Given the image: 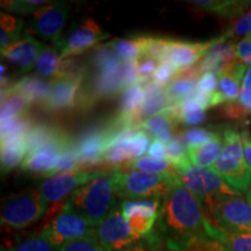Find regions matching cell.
<instances>
[{
  "instance_id": "1",
  "label": "cell",
  "mask_w": 251,
  "mask_h": 251,
  "mask_svg": "<svg viewBox=\"0 0 251 251\" xmlns=\"http://www.w3.org/2000/svg\"><path fill=\"white\" fill-rule=\"evenodd\" d=\"M157 234L169 251H185L198 241L213 238L215 226L202 206L183 184L178 183L162 200Z\"/></svg>"
},
{
  "instance_id": "2",
  "label": "cell",
  "mask_w": 251,
  "mask_h": 251,
  "mask_svg": "<svg viewBox=\"0 0 251 251\" xmlns=\"http://www.w3.org/2000/svg\"><path fill=\"white\" fill-rule=\"evenodd\" d=\"M117 170L100 176L78 188L65 206L85 218L93 226H99L117 207Z\"/></svg>"
},
{
  "instance_id": "3",
  "label": "cell",
  "mask_w": 251,
  "mask_h": 251,
  "mask_svg": "<svg viewBox=\"0 0 251 251\" xmlns=\"http://www.w3.org/2000/svg\"><path fill=\"white\" fill-rule=\"evenodd\" d=\"M176 169L180 183L197 198L205 214L221 198L242 196L211 168H199L187 159Z\"/></svg>"
},
{
  "instance_id": "4",
  "label": "cell",
  "mask_w": 251,
  "mask_h": 251,
  "mask_svg": "<svg viewBox=\"0 0 251 251\" xmlns=\"http://www.w3.org/2000/svg\"><path fill=\"white\" fill-rule=\"evenodd\" d=\"M224 149L213 165V170L238 192H246L251 186V172L244 159L242 134L234 128L222 130Z\"/></svg>"
},
{
  "instance_id": "5",
  "label": "cell",
  "mask_w": 251,
  "mask_h": 251,
  "mask_svg": "<svg viewBox=\"0 0 251 251\" xmlns=\"http://www.w3.org/2000/svg\"><path fill=\"white\" fill-rule=\"evenodd\" d=\"M179 181L176 175L124 170L121 166H118L117 170V192L118 196L125 200L149 198L164 199Z\"/></svg>"
},
{
  "instance_id": "6",
  "label": "cell",
  "mask_w": 251,
  "mask_h": 251,
  "mask_svg": "<svg viewBox=\"0 0 251 251\" xmlns=\"http://www.w3.org/2000/svg\"><path fill=\"white\" fill-rule=\"evenodd\" d=\"M48 208L39 188L12 194L1 202V226L21 230L42 219Z\"/></svg>"
},
{
  "instance_id": "7",
  "label": "cell",
  "mask_w": 251,
  "mask_h": 251,
  "mask_svg": "<svg viewBox=\"0 0 251 251\" xmlns=\"http://www.w3.org/2000/svg\"><path fill=\"white\" fill-rule=\"evenodd\" d=\"M206 216L212 225L227 233H251V205L242 196L221 198L213 203Z\"/></svg>"
},
{
  "instance_id": "8",
  "label": "cell",
  "mask_w": 251,
  "mask_h": 251,
  "mask_svg": "<svg viewBox=\"0 0 251 251\" xmlns=\"http://www.w3.org/2000/svg\"><path fill=\"white\" fill-rule=\"evenodd\" d=\"M113 168L97 169V170L91 171L78 170L69 172V174L51 176L40 185L39 191L48 206L67 203L69 198L76 192L78 188L100 176L107 174Z\"/></svg>"
},
{
  "instance_id": "9",
  "label": "cell",
  "mask_w": 251,
  "mask_h": 251,
  "mask_svg": "<svg viewBox=\"0 0 251 251\" xmlns=\"http://www.w3.org/2000/svg\"><path fill=\"white\" fill-rule=\"evenodd\" d=\"M69 7L64 1H49L34 12L27 21V34H34L57 45L62 41V30L67 24Z\"/></svg>"
},
{
  "instance_id": "10",
  "label": "cell",
  "mask_w": 251,
  "mask_h": 251,
  "mask_svg": "<svg viewBox=\"0 0 251 251\" xmlns=\"http://www.w3.org/2000/svg\"><path fill=\"white\" fill-rule=\"evenodd\" d=\"M96 228L85 218L65 206L62 212L47 222L43 230L56 247H61L80 238L96 237Z\"/></svg>"
},
{
  "instance_id": "11",
  "label": "cell",
  "mask_w": 251,
  "mask_h": 251,
  "mask_svg": "<svg viewBox=\"0 0 251 251\" xmlns=\"http://www.w3.org/2000/svg\"><path fill=\"white\" fill-rule=\"evenodd\" d=\"M162 200L159 198H149L127 199L121 202L122 214L136 236L141 238L148 237L155 231V226L161 212Z\"/></svg>"
},
{
  "instance_id": "12",
  "label": "cell",
  "mask_w": 251,
  "mask_h": 251,
  "mask_svg": "<svg viewBox=\"0 0 251 251\" xmlns=\"http://www.w3.org/2000/svg\"><path fill=\"white\" fill-rule=\"evenodd\" d=\"M96 237L105 251H121L142 240L131 231L120 207H115L111 214L97 226Z\"/></svg>"
},
{
  "instance_id": "13",
  "label": "cell",
  "mask_w": 251,
  "mask_h": 251,
  "mask_svg": "<svg viewBox=\"0 0 251 251\" xmlns=\"http://www.w3.org/2000/svg\"><path fill=\"white\" fill-rule=\"evenodd\" d=\"M109 37H111L109 34L103 33L93 19L87 18L80 24L72 27L68 36L54 46L57 47L61 58L64 59L84 54L89 49Z\"/></svg>"
},
{
  "instance_id": "14",
  "label": "cell",
  "mask_w": 251,
  "mask_h": 251,
  "mask_svg": "<svg viewBox=\"0 0 251 251\" xmlns=\"http://www.w3.org/2000/svg\"><path fill=\"white\" fill-rule=\"evenodd\" d=\"M86 77V70L51 80L49 98L42 109L49 113H63L76 108L78 96Z\"/></svg>"
},
{
  "instance_id": "15",
  "label": "cell",
  "mask_w": 251,
  "mask_h": 251,
  "mask_svg": "<svg viewBox=\"0 0 251 251\" xmlns=\"http://www.w3.org/2000/svg\"><path fill=\"white\" fill-rule=\"evenodd\" d=\"M72 143L74 141L69 137L67 140L47 144L25 158L21 164V170L37 177H51L55 169L57 168L63 151Z\"/></svg>"
},
{
  "instance_id": "16",
  "label": "cell",
  "mask_w": 251,
  "mask_h": 251,
  "mask_svg": "<svg viewBox=\"0 0 251 251\" xmlns=\"http://www.w3.org/2000/svg\"><path fill=\"white\" fill-rule=\"evenodd\" d=\"M213 45V40L207 42H190L171 39L165 62L178 71L194 67L205 57Z\"/></svg>"
},
{
  "instance_id": "17",
  "label": "cell",
  "mask_w": 251,
  "mask_h": 251,
  "mask_svg": "<svg viewBox=\"0 0 251 251\" xmlns=\"http://www.w3.org/2000/svg\"><path fill=\"white\" fill-rule=\"evenodd\" d=\"M235 45L229 42L225 35L213 40V45L205 57L198 63L200 75L206 72H214L220 77L225 74L231 65L235 64Z\"/></svg>"
},
{
  "instance_id": "18",
  "label": "cell",
  "mask_w": 251,
  "mask_h": 251,
  "mask_svg": "<svg viewBox=\"0 0 251 251\" xmlns=\"http://www.w3.org/2000/svg\"><path fill=\"white\" fill-rule=\"evenodd\" d=\"M43 47V43L25 31L23 39L1 51V57L14 64L20 72H28L35 68L36 59Z\"/></svg>"
},
{
  "instance_id": "19",
  "label": "cell",
  "mask_w": 251,
  "mask_h": 251,
  "mask_svg": "<svg viewBox=\"0 0 251 251\" xmlns=\"http://www.w3.org/2000/svg\"><path fill=\"white\" fill-rule=\"evenodd\" d=\"M247 72L246 65L236 62L225 74L219 77V86L213 94V103L215 106L225 102L236 101L242 92L243 78Z\"/></svg>"
},
{
  "instance_id": "20",
  "label": "cell",
  "mask_w": 251,
  "mask_h": 251,
  "mask_svg": "<svg viewBox=\"0 0 251 251\" xmlns=\"http://www.w3.org/2000/svg\"><path fill=\"white\" fill-rule=\"evenodd\" d=\"M142 86L146 90V99L135 114V120L139 127L143 121L166 111L171 106L166 87L155 83L152 79L144 83Z\"/></svg>"
},
{
  "instance_id": "21",
  "label": "cell",
  "mask_w": 251,
  "mask_h": 251,
  "mask_svg": "<svg viewBox=\"0 0 251 251\" xmlns=\"http://www.w3.org/2000/svg\"><path fill=\"white\" fill-rule=\"evenodd\" d=\"M69 137H70V135L59 126L47 124V122L34 124L24 139L27 148V156L47 146V144L67 140Z\"/></svg>"
},
{
  "instance_id": "22",
  "label": "cell",
  "mask_w": 251,
  "mask_h": 251,
  "mask_svg": "<svg viewBox=\"0 0 251 251\" xmlns=\"http://www.w3.org/2000/svg\"><path fill=\"white\" fill-rule=\"evenodd\" d=\"M52 83L42 78L34 77H24L18 80L12 87V90L17 91L23 94L30 106H39L42 108L47 100L49 98L50 91H51Z\"/></svg>"
},
{
  "instance_id": "23",
  "label": "cell",
  "mask_w": 251,
  "mask_h": 251,
  "mask_svg": "<svg viewBox=\"0 0 251 251\" xmlns=\"http://www.w3.org/2000/svg\"><path fill=\"white\" fill-rule=\"evenodd\" d=\"M222 149H224V139L220 134L211 142L194 148H187L188 161L199 168H211V166L213 168Z\"/></svg>"
},
{
  "instance_id": "24",
  "label": "cell",
  "mask_w": 251,
  "mask_h": 251,
  "mask_svg": "<svg viewBox=\"0 0 251 251\" xmlns=\"http://www.w3.org/2000/svg\"><path fill=\"white\" fill-rule=\"evenodd\" d=\"M193 7L218 14L225 18H238L241 17L248 8L250 1H233V0H201V1H188Z\"/></svg>"
},
{
  "instance_id": "25",
  "label": "cell",
  "mask_w": 251,
  "mask_h": 251,
  "mask_svg": "<svg viewBox=\"0 0 251 251\" xmlns=\"http://www.w3.org/2000/svg\"><path fill=\"white\" fill-rule=\"evenodd\" d=\"M30 107V103L27 101V99L17 91L12 89L1 91V108H0L1 125L20 117V115L29 113Z\"/></svg>"
},
{
  "instance_id": "26",
  "label": "cell",
  "mask_w": 251,
  "mask_h": 251,
  "mask_svg": "<svg viewBox=\"0 0 251 251\" xmlns=\"http://www.w3.org/2000/svg\"><path fill=\"white\" fill-rule=\"evenodd\" d=\"M61 54L56 46L43 47L42 51L40 52L39 57L35 63V74L37 77L42 79H52L57 77L59 68H61Z\"/></svg>"
},
{
  "instance_id": "27",
  "label": "cell",
  "mask_w": 251,
  "mask_h": 251,
  "mask_svg": "<svg viewBox=\"0 0 251 251\" xmlns=\"http://www.w3.org/2000/svg\"><path fill=\"white\" fill-rule=\"evenodd\" d=\"M177 122L168 111H164L155 117L143 121L140 125L141 129L146 130L148 134L155 136V139L161 140L162 142H169L174 136V130Z\"/></svg>"
},
{
  "instance_id": "28",
  "label": "cell",
  "mask_w": 251,
  "mask_h": 251,
  "mask_svg": "<svg viewBox=\"0 0 251 251\" xmlns=\"http://www.w3.org/2000/svg\"><path fill=\"white\" fill-rule=\"evenodd\" d=\"M27 156L24 139L6 140L1 142V172L8 174L21 165Z\"/></svg>"
},
{
  "instance_id": "29",
  "label": "cell",
  "mask_w": 251,
  "mask_h": 251,
  "mask_svg": "<svg viewBox=\"0 0 251 251\" xmlns=\"http://www.w3.org/2000/svg\"><path fill=\"white\" fill-rule=\"evenodd\" d=\"M57 249L58 247L51 242L48 235L42 229L39 233L18 238L9 247L2 248L1 251H57Z\"/></svg>"
},
{
  "instance_id": "30",
  "label": "cell",
  "mask_w": 251,
  "mask_h": 251,
  "mask_svg": "<svg viewBox=\"0 0 251 251\" xmlns=\"http://www.w3.org/2000/svg\"><path fill=\"white\" fill-rule=\"evenodd\" d=\"M121 169L130 171H142L157 175H177V169L165 158H155L151 156H144L136 161L121 165Z\"/></svg>"
},
{
  "instance_id": "31",
  "label": "cell",
  "mask_w": 251,
  "mask_h": 251,
  "mask_svg": "<svg viewBox=\"0 0 251 251\" xmlns=\"http://www.w3.org/2000/svg\"><path fill=\"white\" fill-rule=\"evenodd\" d=\"M122 62H135L142 56L144 35L131 36L129 39H115L107 42Z\"/></svg>"
},
{
  "instance_id": "32",
  "label": "cell",
  "mask_w": 251,
  "mask_h": 251,
  "mask_svg": "<svg viewBox=\"0 0 251 251\" xmlns=\"http://www.w3.org/2000/svg\"><path fill=\"white\" fill-rule=\"evenodd\" d=\"M26 23L11 14H0V49L4 51L8 47L20 41Z\"/></svg>"
},
{
  "instance_id": "33",
  "label": "cell",
  "mask_w": 251,
  "mask_h": 251,
  "mask_svg": "<svg viewBox=\"0 0 251 251\" xmlns=\"http://www.w3.org/2000/svg\"><path fill=\"white\" fill-rule=\"evenodd\" d=\"M214 240L220 242L224 251H251V233L230 234L215 227Z\"/></svg>"
},
{
  "instance_id": "34",
  "label": "cell",
  "mask_w": 251,
  "mask_h": 251,
  "mask_svg": "<svg viewBox=\"0 0 251 251\" xmlns=\"http://www.w3.org/2000/svg\"><path fill=\"white\" fill-rule=\"evenodd\" d=\"M34 124L35 122L29 113H26V114L20 115V117L1 125V142L6 140L25 139Z\"/></svg>"
},
{
  "instance_id": "35",
  "label": "cell",
  "mask_w": 251,
  "mask_h": 251,
  "mask_svg": "<svg viewBox=\"0 0 251 251\" xmlns=\"http://www.w3.org/2000/svg\"><path fill=\"white\" fill-rule=\"evenodd\" d=\"M199 79L187 78L184 76H177L174 80L166 86L169 99L171 101V106L178 103L190 97L197 90Z\"/></svg>"
},
{
  "instance_id": "36",
  "label": "cell",
  "mask_w": 251,
  "mask_h": 251,
  "mask_svg": "<svg viewBox=\"0 0 251 251\" xmlns=\"http://www.w3.org/2000/svg\"><path fill=\"white\" fill-rule=\"evenodd\" d=\"M170 42L171 39H168V37L144 35L142 56L155 59L159 64H162L166 59V54H168Z\"/></svg>"
},
{
  "instance_id": "37",
  "label": "cell",
  "mask_w": 251,
  "mask_h": 251,
  "mask_svg": "<svg viewBox=\"0 0 251 251\" xmlns=\"http://www.w3.org/2000/svg\"><path fill=\"white\" fill-rule=\"evenodd\" d=\"M166 150V159L171 163L175 168H178L186 162L187 157V147L185 146L183 139H181L180 133L176 134L169 142L165 143Z\"/></svg>"
},
{
  "instance_id": "38",
  "label": "cell",
  "mask_w": 251,
  "mask_h": 251,
  "mask_svg": "<svg viewBox=\"0 0 251 251\" xmlns=\"http://www.w3.org/2000/svg\"><path fill=\"white\" fill-rule=\"evenodd\" d=\"M219 135V133L208 129V128H188V129L180 133L181 139H183L187 148H194V147H199L207 142H211Z\"/></svg>"
},
{
  "instance_id": "39",
  "label": "cell",
  "mask_w": 251,
  "mask_h": 251,
  "mask_svg": "<svg viewBox=\"0 0 251 251\" xmlns=\"http://www.w3.org/2000/svg\"><path fill=\"white\" fill-rule=\"evenodd\" d=\"M48 2L49 1H45V0H11V1H1V7L9 13L31 15Z\"/></svg>"
},
{
  "instance_id": "40",
  "label": "cell",
  "mask_w": 251,
  "mask_h": 251,
  "mask_svg": "<svg viewBox=\"0 0 251 251\" xmlns=\"http://www.w3.org/2000/svg\"><path fill=\"white\" fill-rule=\"evenodd\" d=\"M78 170H79V158H78L76 146H75L74 142L70 147H68V148L63 151L61 158H59L57 168L55 169L52 176L69 174V172H75Z\"/></svg>"
},
{
  "instance_id": "41",
  "label": "cell",
  "mask_w": 251,
  "mask_h": 251,
  "mask_svg": "<svg viewBox=\"0 0 251 251\" xmlns=\"http://www.w3.org/2000/svg\"><path fill=\"white\" fill-rule=\"evenodd\" d=\"M150 143V135L146 130L140 129L135 133V135L130 139L129 142V155L130 162L136 161L141 158L143 153L147 151Z\"/></svg>"
},
{
  "instance_id": "42",
  "label": "cell",
  "mask_w": 251,
  "mask_h": 251,
  "mask_svg": "<svg viewBox=\"0 0 251 251\" xmlns=\"http://www.w3.org/2000/svg\"><path fill=\"white\" fill-rule=\"evenodd\" d=\"M251 34V7L234 21L226 37H243Z\"/></svg>"
},
{
  "instance_id": "43",
  "label": "cell",
  "mask_w": 251,
  "mask_h": 251,
  "mask_svg": "<svg viewBox=\"0 0 251 251\" xmlns=\"http://www.w3.org/2000/svg\"><path fill=\"white\" fill-rule=\"evenodd\" d=\"M57 251H105L97 237H85L58 247Z\"/></svg>"
},
{
  "instance_id": "44",
  "label": "cell",
  "mask_w": 251,
  "mask_h": 251,
  "mask_svg": "<svg viewBox=\"0 0 251 251\" xmlns=\"http://www.w3.org/2000/svg\"><path fill=\"white\" fill-rule=\"evenodd\" d=\"M163 248H164V243L155 230L150 236L142 238L137 243L127 247L121 251H163Z\"/></svg>"
},
{
  "instance_id": "45",
  "label": "cell",
  "mask_w": 251,
  "mask_h": 251,
  "mask_svg": "<svg viewBox=\"0 0 251 251\" xmlns=\"http://www.w3.org/2000/svg\"><path fill=\"white\" fill-rule=\"evenodd\" d=\"M158 65V62L152 58L146 57V56H141V57L137 59V71H139L141 85H143L144 83L152 79Z\"/></svg>"
},
{
  "instance_id": "46",
  "label": "cell",
  "mask_w": 251,
  "mask_h": 251,
  "mask_svg": "<svg viewBox=\"0 0 251 251\" xmlns=\"http://www.w3.org/2000/svg\"><path fill=\"white\" fill-rule=\"evenodd\" d=\"M122 87L124 91L128 87L140 84V76L137 71V61L135 62H125L121 71Z\"/></svg>"
},
{
  "instance_id": "47",
  "label": "cell",
  "mask_w": 251,
  "mask_h": 251,
  "mask_svg": "<svg viewBox=\"0 0 251 251\" xmlns=\"http://www.w3.org/2000/svg\"><path fill=\"white\" fill-rule=\"evenodd\" d=\"M177 74V69H175L171 64H169L168 62H164L158 65V68H157L155 75H153L152 77V80L155 81V83L159 84V85L165 86L169 85V84L175 79Z\"/></svg>"
},
{
  "instance_id": "48",
  "label": "cell",
  "mask_w": 251,
  "mask_h": 251,
  "mask_svg": "<svg viewBox=\"0 0 251 251\" xmlns=\"http://www.w3.org/2000/svg\"><path fill=\"white\" fill-rule=\"evenodd\" d=\"M219 86V76L214 72H206V74L201 75L198 81L197 90L202 93L213 94L216 92Z\"/></svg>"
},
{
  "instance_id": "49",
  "label": "cell",
  "mask_w": 251,
  "mask_h": 251,
  "mask_svg": "<svg viewBox=\"0 0 251 251\" xmlns=\"http://www.w3.org/2000/svg\"><path fill=\"white\" fill-rule=\"evenodd\" d=\"M235 54L236 58L240 59V63L251 67V45L248 40L244 39L235 45Z\"/></svg>"
},
{
  "instance_id": "50",
  "label": "cell",
  "mask_w": 251,
  "mask_h": 251,
  "mask_svg": "<svg viewBox=\"0 0 251 251\" xmlns=\"http://www.w3.org/2000/svg\"><path fill=\"white\" fill-rule=\"evenodd\" d=\"M222 112L225 113L226 117L231 118V119L246 118L247 115L250 113L249 111H247V109L244 108L243 106L237 101V100L236 101L226 103L225 107L222 108Z\"/></svg>"
},
{
  "instance_id": "51",
  "label": "cell",
  "mask_w": 251,
  "mask_h": 251,
  "mask_svg": "<svg viewBox=\"0 0 251 251\" xmlns=\"http://www.w3.org/2000/svg\"><path fill=\"white\" fill-rule=\"evenodd\" d=\"M149 155L151 157H155V158H165L166 159V150H165V144L162 142L161 140L155 139L150 144Z\"/></svg>"
},
{
  "instance_id": "52",
  "label": "cell",
  "mask_w": 251,
  "mask_h": 251,
  "mask_svg": "<svg viewBox=\"0 0 251 251\" xmlns=\"http://www.w3.org/2000/svg\"><path fill=\"white\" fill-rule=\"evenodd\" d=\"M243 139V149H244V159H246L247 166L251 172V133L244 131L242 133Z\"/></svg>"
},
{
  "instance_id": "53",
  "label": "cell",
  "mask_w": 251,
  "mask_h": 251,
  "mask_svg": "<svg viewBox=\"0 0 251 251\" xmlns=\"http://www.w3.org/2000/svg\"><path fill=\"white\" fill-rule=\"evenodd\" d=\"M237 101L240 102L247 111H249L251 113V90L242 89V92H241V96Z\"/></svg>"
},
{
  "instance_id": "54",
  "label": "cell",
  "mask_w": 251,
  "mask_h": 251,
  "mask_svg": "<svg viewBox=\"0 0 251 251\" xmlns=\"http://www.w3.org/2000/svg\"><path fill=\"white\" fill-rule=\"evenodd\" d=\"M242 89L251 90V68L247 69V72H246V75H244V78H243Z\"/></svg>"
},
{
  "instance_id": "55",
  "label": "cell",
  "mask_w": 251,
  "mask_h": 251,
  "mask_svg": "<svg viewBox=\"0 0 251 251\" xmlns=\"http://www.w3.org/2000/svg\"><path fill=\"white\" fill-rule=\"evenodd\" d=\"M247 200H248V202L251 205V186L249 187V190L247 191Z\"/></svg>"
},
{
  "instance_id": "56",
  "label": "cell",
  "mask_w": 251,
  "mask_h": 251,
  "mask_svg": "<svg viewBox=\"0 0 251 251\" xmlns=\"http://www.w3.org/2000/svg\"><path fill=\"white\" fill-rule=\"evenodd\" d=\"M246 40H248V42H249L250 45H251V34H250L249 36H247V37H246Z\"/></svg>"
}]
</instances>
